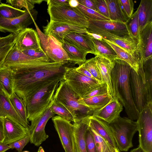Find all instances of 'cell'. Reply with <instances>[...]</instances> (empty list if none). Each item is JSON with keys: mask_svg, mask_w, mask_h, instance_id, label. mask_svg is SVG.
Masks as SVG:
<instances>
[{"mask_svg": "<svg viewBox=\"0 0 152 152\" xmlns=\"http://www.w3.org/2000/svg\"><path fill=\"white\" fill-rule=\"evenodd\" d=\"M66 62H37L20 71L13 72L15 92L24 100L50 83L65 80Z\"/></svg>", "mask_w": 152, "mask_h": 152, "instance_id": "6da1fadb", "label": "cell"}, {"mask_svg": "<svg viewBox=\"0 0 152 152\" xmlns=\"http://www.w3.org/2000/svg\"><path fill=\"white\" fill-rule=\"evenodd\" d=\"M114 61L111 74L113 96H115L124 107L128 118L134 121L137 120L139 113L133 102L129 83V74L132 68L122 60Z\"/></svg>", "mask_w": 152, "mask_h": 152, "instance_id": "7a4b0ae2", "label": "cell"}, {"mask_svg": "<svg viewBox=\"0 0 152 152\" xmlns=\"http://www.w3.org/2000/svg\"><path fill=\"white\" fill-rule=\"evenodd\" d=\"M81 98L69 86L65 80L59 83L53 100L64 105L70 112L75 121L92 115L94 110L81 104Z\"/></svg>", "mask_w": 152, "mask_h": 152, "instance_id": "3957f363", "label": "cell"}, {"mask_svg": "<svg viewBox=\"0 0 152 152\" xmlns=\"http://www.w3.org/2000/svg\"><path fill=\"white\" fill-rule=\"evenodd\" d=\"M60 82H53L23 100L26 109L28 120H33L52 105Z\"/></svg>", "mask_w": 152, "mask_h": 152, "instance_id": "277c9868", "label": "cell"}, {"mask_svg": "<svg viewBox=\"0 0 152 152\" xmlns=\"http://www.w3.org/2000/svg\"><path fill=\"white\" fill-rule=\"evenodd\" d=\"M109 124L119 150L127 151L133 146L132 139L137 131L136 121L120 117Z\"/></svg>", "mask_w": 152, "mask_h": 152, "instance_id": "5b68a950", "label": "cell"}, {"mask_svg": "<svg viewBox=\"0 0 152 152\" xmlns=\"http://www.w3.org/2000/svg\"><path fill=\"white\" fill-rule=\"evenodd\" d=\"M47 12L50 20L66 23L87 29L88 20L77 8L69 5H48Z\"/></svg>", "mask_w": 152, "mask_h": 152, "instance_id": "8992f818", "label": "cell"}, {"mask_svg": "<svg viewBox=\"0 0 152 152\" xmlns=\"http://www.w3.org/2000/svg\"><path fill=\"white\" fill-rule=\"evenodd\" d=\"M76 68L67 67L65 80L70 88L81 98H84L90 92L103 83L78 72Z\"/></svg>", "mask_w": 152, "mask_h": 152, "instance_id": "52a82bcc", "label": "cell"}, {"mask_svg": "<svg viewBox=\"0 0 152 152\" xmlns=\"http://www.w3.org/2000/svg\"><path fill=\"white\" fill-rule=\"evenodd\" d=\"M42 48L53 62H69L70 59L62 46V44L54 37L42 32L34 21Z\"/></svg>", "mask_w": 152, "mask_h": 152, "instance_id": "ba28073f", "label": "cell"}, {"mask_svg": "<svg viewBox=\"0 0 152 152\" xmlns=\"http://www.w3.org/2000/svg\"><path fill=\"white\" fill-rule=\"evenodd\" d=\"M137 120L139 146L145 152H152V107H145Z\"/></svg>", "mask_w": 152, "mask_h": 152, "instance_id": "9c48e42d", "label": "cell"}, {"mask_svg": "<svg viewBox=\"0 0 152 152\" xmlns=\"http://www.w3.org/2000/svg\"><path fill=\"white\" fill-rule=\"evenodd\" d=\"M51 105L31 121L28 129L30 142L36 146H39L49 137L45 132V128L48 121L55 115L51 108Z\"/></svg>", "mask_w": 152, "mask_h": 152, "instance_id": "30bf717a", "label": "cell"}, {"mask_svg": "<svg viewBox=\"0 0 152 152\" xmlns=\"http://www.w3.org/2000/svg\"><path fill=\"white\" fill-rule=\"evenodd\" d=\"M37 13L33 9L26 10L24 14L18 17L6 18L0 16V32L14 34L28 28L35 21Z\"/></svg>", "mask_w": 152, "mask_h": 152, "instance_id": "8fae6325", "label": "cell"}, {"mask_svg": "<svg viewBox=\"0 0 152 152\" xmlns=\"http://www.w3.org/2000/svg\"><path fill=\"white\" fill-rule=\"evenodd\" d=\"M91 33L100 35L104 39L117 45L140 61L138 40L130 35H118L101 31Z\"/></svg>", "mask_w": 152, "mask_h": 152, "instance_id": "7c38bea8", "label": "cell"}, {"mask_svg": "<svg viewBox=\"0 0 152 152\" xmlns=\"http://www.w3.org/2000/svg\"><path fill=\"white\" fill-rule=\"evenodd\" d=\"M129 83L134 104L139 114L148 105L145 84V81L138 72L132 68L129 74Z\"/></svg>", "mask_w": 152, "mask_h": 152, "instance_id": "4fadbf2b", "label": "cell"}, {"mask_svg": "<svg viewBox=\"0 0 152 152\" xmlns=\"http://www.w3.org/2000/svg\"><path fill=\"white\" fill-rule=\"evenodd\" d=\"M52 119L65 152H73V124L58 115Z\"/></svg>", "mask_w": 152, "mask_h": 152, "instance_id": "5bb4252c", "label": "cell"}, {"mask_svg": "<svg viewBox=\"0 0 152 152\" xmlns=\"http://www.w3.org/2000/svg\"><path fill=\"white\" fill-rule=\"evenodd\" d=\"M12 42L21 51L42 48L37 32L31 28H27L14 34Z\"/></svg>", "mask_w": 152, "mask_h": 152, "instance_id": "9a60e30c", "label": "cell"}, {"mask_svg": "<svg viewBox=\"0 0 152 152\" xmlns=\"http://www.w3.org/2000/svg\"><path fill=\"white\" fill-rule=\"evenodd\" d=\"M44 33L54 37L62 44L65 37L72 32L85 33L86 28L66 23L50 20L46 26L43 27Z\"/></svg>", "mask_w": 152, "mask_h": 152, "instance_id": "2e32d148", "label": "cell"}, {"mask_svg": "<svg viewBox=\"0 0 152 152\" xmlns=\"http://www.w3.org/2000/svg\"><path fill=\"white\" fill-rule=\"evenodd\" d=\"M88 20L89 26L87 29L89 32L101 31L118 35H130L126 23L110 20Z\"/></svg>", "mask_w": 152, "mask_h": 152, "instance_id": "e0dca14e", "label": "cell"}, {"mask_svg": "<svg viewBox=\"0 0 152 152\" xmlns=\"http://www.w3.org/2000/svg\"><path fill=\"white\" fill-rule=\"evenodd\" d=\"M140 64H143L152 58V21L139 31Z\"/></svg>", "mask_w": 152, "mask_h": 152, "instance_id": "ac0fdd59", "label": "cell"}, {"mask_svg": "<svg viewBox=\"0 0 152 152\" xmlns=\"http://www.w3.org/2000/svg\"><path fill=\"white\" fill-rule=\"evenodd\" d=\"M1 118L3 123L4 143L9 145L28 134V130L20 124L7 118Z\"/></svg>", "mask_w": 152, "mask_h": 152, "instance_id": "d6986e66", "label": "cell"}, {"mask_svg": "<svg viewBox=\"0 0 152 152\" xmlns=\"http://www.w3.org/2000/svg\"><path fill=\"white\" fill-rule=\"evenodd\" d=\"M123 106L117 98L114 96L111 101L102 108L95 110L92 116L109 124L120 116Z\"/></svg>", "mask_w": 152, "mask_h": 152, "instance_id": "ffe728a7", "label": "cell"}, {"mask_svg": "<svg viewBox=\"0 0 152 152\" xmlns=\"http://www.w3.org/2000/svg\"><path fill=\"white\" fill-rule=\"evenodd\" d=\"M88 126L95 131L111 146L118 148L109 124L92 115L88 118Z\"/></svg>", "mask_w": 152, "mask_h": 152, "instance_id": "44dd1931", "label": "cell"}, {"mask_svg": "<svg viewBox=\"0 0 152 152\" xmlns=\"http://www.w3.org/2000/svg\"><path fill=\"white\" fill-rule=\"evenodd\" d=\"M64 41L74 45L88 53L97 55L92 39L86 33H70L65 37Z\"/></svg>", "mask_w": 152, "mask_h": 152, "instance_id": "7402d4cb", "label": "cell"}, {"mask_svg": "<svg viewBox=\"0 0 152 152\" xmlns=\"http://www.w3.org/2000/svg\"><path fill=\"white\" fill-rule=\"evenodd\" d=\"M88 118L76 121L73 124V152H87L85 135L88 126Z\"/></svg>", "mask_w": 152, "mask_h": 152, "instance_id": "603a6c76", "label": "cell"}, {"mask_svg": "<svg viewBox=\"0 0 152 152\" xmlns=\"http://www.w3.org/2000/svg\"><path fill=\"white\" fill-rule=\"evenodd\" d=\"M99 70L103 83L107 86L108 93L112 97L113 96L111 82V74L115 65V61L98 55L94 57Z\"/></svg>", "mask_w": 152, "mask_h": 152, "instance_id": "cb8c5ba5", "label": "cell"}, {"mask_svg": "<svg viewBox=\"0 0 152 152\" xmlns=\"http://www.w3.org/2000/svg\"><path fill=\"white\" fill-rule=\"evenodd\" d=\"M0 117L8 118L18 123L28 131L29 126H27L16 112L9 98L4 93L0 87Z\"/></svg>", "mask_w": 152, "mask_h": 152, "instance_id": "d4e9b609", "label": "cell"}, {"mask_svg": "<svg viewBox=\"0 0 152 152\" xmlns=\"http://www.w3.org/2000/svg\"><path fill=\"white\" fill-rule=\"evenodd\" d=\"M0 87L5 95L10 98L15 92L13 71L3 65L0 67Z\"/></svg>", "mask_w": 152, "mask_h": 152, "instance_id": "484cf974", "label": "cell"}, {"mask_svg": "<svg viewBox=\"0 0 152 152\" xmlns=\"http://www.w3.org/2000/svg\"><path fill=\"white\" fill-rule=\"evenodd\" d=\"M139 23V31L152 21V0H142L136 10Z\"/></svg>", "mask_w": 152, "mask_h": 152, "instance_id": "4316f807", "label": "cell"}, {"mask_svg": "<svg viewBox=\"0 0 152 152\" xmlns=\"http://www.w3.org/2000/svg\"><path fill=\"white\" fill-rule=\"evenodd\" d=\"M111 21L126 23L129 18L124 12L119 0H105Z\"/></svg>", "mask_w": 152, "mask_h": 152, "instance_id": "83f0119b", "label": "cell"}, {"mask_svg": "<svg viewBox=\"0 0 152 152\" xmlns=\"http://www.w3.org/2000/svg\"><path fill=\"white\" fill-rule=\"evenodd\" d=\"M62 46L69 58V62L80 66L86 60V57L88 53L64 41Z\"/></svg>", "mask_w": 152, "mask_h": 152, "instance_id": "f1b7e54d", "label": "cell"}, {"mask_svg": "<svg viewBox=\"0 0 152 152\" xmlns=\"http://www.w3.org/2000/svg\"><path fill=\"white\" fill-rule=\"evenodd\" d=\"M113 97L108 93L91 97L80 98V102L90 108L96 110L102 108L107 104Z\"/></svg>", "mask_w": 152, "mask_h": 152, "instance_id": "f546056e", "label": "cell"}, {"mask_svg": "<svg viewBox=\"0 0 152 152\" xmlns=\"http://www.w3.org/2000/svg\"><path fill=\"white\" fill-rule=\"evenodd\" d=\"M92 39L97 55L103 56L111 61L120 59L114 49L104 40L101 41Z\"/></svg>", "mask_w": 152, "mask_h": 152, "instance_id": "4dcf8cb0", "label": "cell"}, {"mask_svg": "<svg viewBox=\"0 0 152 152\" xmlns=\"http://www.w3.org/2000/svg\"><path fill=\"white\" fill-rule=\"evenodd\" d=\"M104 40L114 49L120 59L127 62L132 69L138 72L139 67V61L130 53L117 45L104 39Z\"/></svg>", "mask_w": 152, "mask_h": 152, "instance_id": "1f68e13d", "label": "cell"}, {"mask_svg": "<svg viewBox=\"0 0 152 152\" xmlns=\"http://www.w3.org/2000/svg\"><path fill=\"white\" fill-rule=\"evenodd\" d=\"M146 91L148 105H152V58L148 60L143 64Z\"/></svg>", "mask_w": 152, "mask_h": 152, "instance_id": "d6a6232c", "label": "cell"}, {"mask_svg": "<svg viewBox=\"0 0 152 152\" xmlns=\"http://www.w3.org/2000/svg\"><path fill=\"white\" fill-rule=\"evenodd\" d=\"M10 101L15 110L24 123L28 126V120L27 112L24 101L14 92L9 98Z\"/></svg>", "mask_w": 152, "mask_h": 152, "instance_id": "836d02e7", "label": "cell"}, {"mask_svg": "<svg viewBox=\"0 0 152 152\" xmlns=\"http://www.w3.org/2000/svg\"><path fill=\"white\" fill-rule=\"evenodd\" d=\"M89 127L94 139L96 152H121L119 148L112 147L95 131Z\"/></svg>", "mask_w": 152, "mask_h": 152, "instance_id": "e575fe53", "label": "cell"}, {"mask_svg": "<svg viewBox=\"0 0 152 152\" xmlns=\"http://www.w3.org/2000/svg\"><path fill=\"white\" fill-rule=\"evenodd\" d=\"M26 10L16 9L8 4H0V16L6 18L18 17L24 14Z\"/></svg>", "mask_w": 152, "mask_h": 152, "instance_id": "d590c367", "label": "cell"}, {"mask_svg": "<svg viewBox=\"0 0 152 152\" xmlns=\"http://www.w3.org/2000/svg\"><path fill=\"white\" fill-rule=\"evenodd\" d=\"M43 0H7L6 3L13 7L21 10H30L33 9L35 4H40Z\"/></svg>", "mask_w": 152, "mask_h": 152, "instance_id": "8d00e7d4", "label": "cell"}, {"mask_svg": "<svg viewBox=\"0 0 152 152\" xmlns=\"http://www.w3.org/2000/svg\"><path fill=\"white\" fill-rule=\"evenodd\" d=\"M51 108L54 113L65 119L75 122V120L72 115L62 104L53 100Z\"/></svg>", "mask_w": 152, "mask_h": 152, "instance_id": "74e56055", "label": "cell"}, {"mask_svg": "<svg viewBox=\"0 0 152 152\" xmlns=\"http://www.w3.org/2000/svg\"><path fill=\"white\" fill-rule=\"evenodd\" d=\"M126 23L130 35L139 41V23L137 11L128 19Z\"/></svg>", "mask_w": 152, "mask_h": 152, "instance_id": "f35d334b", "label": "cell"}, {"mask_svg": "<svg viewBox=\"0 0 152 152\" xmlns=\"http://www.w3.org/2000/svg\"><path fill=\"white\" fill-rule=\"evenodd\" d=\"M82 65L91 75L95 79L101 83H104L94 58L86 60Z\"/></svg>", "mask_w": 152, "mask_h": 152, "instance_id": "ab89813d", "label": "cell"}, {"mask_svg": "<svg viewBox=\"0 0 152 152\" xmlns=\"http://www.w3.org/2000/svg\"><path fill=\"white\" fill-rule=\"evenodd\" d=\"M77 8L88 19L96 20H110L109 18L102 15L95 11L87 8L79 3Z\"/></svg>", "mask_w": 152, "mask_h": 152, "instance_id": "60d3db41", "label": "cell"}, {"mask_svg": "<svg viewBox=\"0 0 152 152\" xmlns=\"http://www.w3.org/2000/svg\"><path fill=\"white\" fill-rule=\"evenodd\" d=\"M22 52L28 56L45 62L52 61L42 48L29 50Z\"/></svg>", "mask_w": 152, "mask_h": 152, "instance_id": "b9f144b4", "label": "cell"}, {"mask_svg": "<svg viewBox=\"0 0 152 152\" xmlns=\"http://www.w3.org/2000/svg\"><path fill=\"white\" fill-rule=\"evenodd\" d=\"M85 138L87 152H96L94 139L88 126L85 132Z\"/></svg>", "mask_w": 152, "mask_h": 152, "instance_id": "7bdbcfd3", "label": "cell"}, {"mask_svg": "<svg viewBox=\"0 0 152 152\" xmlns=\"http://www.w3.org/2000/svg\"><path fill=\"white\" fill-rule=\"evenodd\" d=\"M124 11L129 19L132 16L134 11V3L132 0H119Z\"/></svg>", "mask_w": 152, "mask_h": 152, "instance_id": "ee69618b", "label": "cell"}, {"mask_svg": "<svg viewBox=\"0 0 152 152\" xmlns=\"http://www.w3.org/2000/svg\"><path fill=\"white\" fill-rule=\"evenodd\" d=\"M30 141V137L28 134L25 137L9 145L10 148H15L18 152H22L24 147Z\"/></svg>", "mask_w": 152, "mask_h": 152, "instance_id": "f6af8a7d", "label": "cell"}, {"mask_svg": "<svg viewBox=\"0 0 152 152\" xmlns=\"http://www.w3.org/2000/svg\"><path fill=\"white\" fill-rule=\"evenodd\" d=\"M13 42L0 46V67L4 65L6 57L11 49L14 46Z\"/></svg>", "mask_w": 152, "mask_h": 152, "instance_id": "bcb514c9", "label": "cell"}, {"mask_svg": "<svg viewBox=\"0 0 152 152\" xmlns=\"http://www.w3.org/2000/svg\"><path fill=\"white\" fill-rule=\"evenodd\" d=\"M98 12L108 18L109 12L107 5L105 0H94Z\"/></svg>", "mask_w": 152, "mask_h": 152, "instance_id": "7dc6e473", "label": "cell"}, {"mask_svg": "<svg viewBox=\"0 0 152 152\" xmlns=\"http://www.w3.org/2000/svg\"><path fill=\"white\" fill-rule=\"evenodd\" d=\"M107 93L108 89L107 86L105 83H104L101 86L90 92L84 98L102 95Z\"/></svg>", "mask_w": 152, "mask_h": 152, "instance_id": "c3c4849f", "label": "cell"}, {"mask_svg": "<svg viewBox=\"0 0 152 152\" xmlns=\"http://www.w3.org/2000/svg\"><path fill=\"white\" fill-rule=\"evenodd\" d=\"M79 4L86 7L94 10L98 12L94 0H77Z\"/></svg>", "mask_w": 152, "mask_h": 152, "instance_id": "681fc988", "label": "cell"}, {"mask_svg": "<svg viewBox=\"0 0 152 152\" xmlns=\"http://www.w3.org/2000/svg\"><path fill=\"white\" fill-rule=\"evenodd\" d=\"M47 2L48 5L62 6L69 5V1L67 0H48L45 1Z\"/></svg>", "mask_w": 152, "mask_h": 152, "instance_id": "f907efd6", "label": "cell"}, {"mask_svg": "<svg viewBox=\"0 0 152 152\" xmlns=\"http://www.w3.org/2000/svg\"><path fill=\"white\" fill-rule=\"evenodd\" d=\"M76 69L78 72L87 76L94 79L91 75L82 66V64L79 66L78 67H76Z\"/></svg>", "mask_w": 152, "mask_h": 152, "instance_id": "816d5d0a", "label": "cell"}, {"mask_svg": "<svg viewBox=\"0 0 152 152\" xmlns=\"http://www.w3.org/2000/svg\"><path fill=\"white\" fill-rule=\"evenodd\" d=\"M86 33L91 38L96 40L103 41L104 40L103 37L100 35L91 32H90L88 31H87L86 32Z\"/></svg>", "mask_w": 152, "mask_h": 152, "instance_id": "f5cc1de1", "label": "cell"}, {"mask_svg": "<svg viewBox=\"0 0 152 152\" xmlns=\"http://www.w3.org/2000/svg\"><path fill=\"white\" fill-rule=\"evenodd\" d=\"M4 139L3 121L0 117V142H3Z\"/></svg>", "mask_w": 152, "mask_h": 152, "instance_id": "db71d44e", "label": "cell"}, {"mask_svg": "<svg viewBox=\"0 0 152 152\" xmlns=\"http://www.w3.org/2000/svg\"><path fill=\"white\" fill-rule=\"evenodd\" d=\"M10 148L9 145L3 142H0V152H5Z\"/></svg>", "mask_w": 152, "mask_h": 152, "instance_id": "11a10c76", "label": "cell"}, {"mask_svg": "<svg viewBox=\"0 0 152 152\" xmlns=\"http://www.w3.org/2000/svg\"><path fill=\"white\" fill-rule=\"evenodd\" d=\"M69 4L71 7L76 8L78 6L79 2L77 0H68Z\"/></svg>", "mask_w": 152, "mask_h": 152, "instance_id": "9f6ffc18", "label": "cell"}, {"mask_svg": "<svg viewBox=\"0 0 152 152\" xmlns=\"http://www.w3.org/2000/svg\"><path fill=\"white\" fill-rule=\"evenodd\" d=\"M130 152H145V151L140 147L139 146L138 148L131 150Z\"/></svg>", "mask_w": 152, "mask_h": 152, "instance_id": "6f0895ef", "label": "cell"}, {"mask_svg": "<svg viewBox=\"0 0 152 152\" xmlns=\"http://www.w3.org/2000/svg\"><path fill=\"white\" fill-rule=\"evenodd\" d=\"M37 152H45L44 150L42 147H39Z\"/></svg>", "mask_w": 152, "mask_h": 152, "instance_id": "680465c9", "label": "cell"}, {"mask_svg": "<svg viewBox=\"0 0 152 152\" xmlns=\"http://www.w3.org/2000/svg\"><path fill=\"white\" fill-rule=\"evenodd\" d=\"M22 152H29L28 151H23Z\"/></svg>", "mask_w": 152, "mask_h": 152, "instance_id": "91938a15", "label": "cell"}, {"mask_svg": "<svg viewBox=\"0 0 152 152\" xmlns=\"http://www.w3.org/2000/svg\"><path fill=\"white\" fill-rule=\"evenodd\" d=\"M2 37H0V39H1Z\"/></svg>", "mask_w": 152, "mask_h": 152, "instance_id": "94428289", "label": "cell"}]
</instances>
